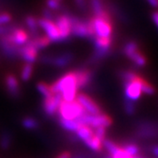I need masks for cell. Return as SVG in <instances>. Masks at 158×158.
Wrapping results in <instances>:
<instances>
[{
	"label": "cell",
	"instance_id": "obj_19",
	"mask_svg": "<svg viewBox=\"0 0 158 158\" xmlns=\"http://www.w3.org/2000/svg\"><path fill=\"white\" fill-rule=\"evenodd\" d=\"M76 136L77 137L79 141L85 142V141L90 139L92 136L94 135V130L92 129L91 127H88V126H85V125H82L80 127H79L76 133H74Z\"/></svg>",
	"mask_w": 158,
	"mask_h": 158
},
{
	"label": "cell",
	"instance_id": "obj_25",
	"mask_svg": "<svg viewBox=\"0 0 158 158\" xmlns=\"http://www.w3.org/2000/svg\"><path fill=\"white\" fill-rule=\"evenodd\" d=\"M120 147L122 148V149L125 152L132 157L140 154V147L137 143L134 142V141H127L126 143L122 144Z\"/></svg>",
	"mask_w": 158,
	"mask_h": 158
},
{
	"label": "cell",
	"instance_id": "obj_28",
	"mask_svg": "<svg viewBox=\"0 0 158 158\" xmlns=\"http://www.w3.org/2000/svg\"><path fill=\"white\" fill-rule=\"evenodd\" d=\"M91 11H93L94 16L99 15L103 12L107 11L106 5L102 2V0H90V2Z\"/></svg>",
	"mask_w": 158,
	"mask_h": 158
},
{
	"label": "cell",
	"instance_id": "obj_3",
	"mask_svg": "<svg viewBox=\"0 0 158 158\" xmlns=\"http://www.w3.org/2000/svg\"><path fill=\"white\" fill-rule=\"evenodd\" d=\"M91 19L95 36L98 37H113V19L109 11H105L99 15H96Z\"/></svg>",
	"mask_w": 158,
	"mask_h": 158
},
{
	"label": "cell",
	"instance_id": "obj_14",
	"mask_svg": "<svg viewBox=\"0 0 158 158\" xmlns=\"http://www.w3.org/2000/svg\"><path fill=\"white\" fill-rule=\"evenodd\" d=\"M74 72L77 79V85L78 90H82L90 86L94 76V73L91 69L82 68L74 70Z\"/></svg>",
	"mask_w": 158,
	"mask_h": 158
},
{
	"label": "cell",
	"instance_id": "obj_5",
	"mask_svg": "<svg viewBox=\"0 0 158 158\" xmlns=\"http://www.w3.org/2000/svg\"><path fill=\"white\" fill-rule=\"evenodd\" d=\"M86 113L83 106L76 99L74 101H63L61 103L57 117L65 119H77Z\"/></svg>",
	"mask_w": 158,
	"mask_h": 158
},
{
	"label": "cell",
	"instance_id": "obj_38",
	"mask_svg": "<svg viewBox=\"0 0 158 158\" xmlns=\"http://www.w3.org/2000/svg\"><path fill=\"white\" fill-rule=\"evenodd\" d=\"M148 152L152 155L153 158H158V143L151 144L148 147Z\"/></svg>",
	"mask_w": 158,
	"mask_h": 158
},
{
	"label": "cell",
	"instance_id": "obj_13",
	"mask_svg": "<svg viewBox=\"0 0 158 158\" xmlns=\"http://www.w3.org/2000/svg\"><path fill=\"white\" fill-rule=\"evenodd\" d=\"M5 86L7 93L14 99H17L20 97L21 89L19 81L18 80L15 75L9 73L5 77Z\"/></svg>",
	"mask_w": 158,
	"mask_h": 158
},
{
	"label": "cell",
	"instance_id": "obj_20",
	"mask_svg": "<svg viewBox=\"0 0 158 158\" xmlns=\"http://www.w3.org/2000/svg\"><path fill=\"white\" fill-rule=\"evenodd\" d=\"M26 25L28 28V34L32 36V39L39 36V25H38V19L34 16H27L26 18Z\"/></svg>",
	"mask_w": 158,
	"mask_h": 158
},
{
	"label": "cell",
	"instance_id": "obj_8",
	"mask_svg": "<svg viewBox=\"0 0 158 158\" xmlns=\"http://www.w3.org/2000/svg\"><path fill=\"white\" fill-rule=\"evenodd\" d=\"M38 25H39V27H40L45 32L46 36L48 37V39L50 40L51 42L62 41L59 29H58L56 24L55 23L54 20L40 18L38 19Z\"/></svg>",
	"mask_w": 158,
	"mask_h": 158
},
{
	"label": "cell",
	"instance_id": "obj_17",
	"mask_svg": "<svg viewBox=\"0 0 158 158\" xmlns=\"http://www.w3.org/2000/svg\"><path fill=\"white\" fill-rule=\"evenodd\" d=\"M57 118H58V123L61 126L62 129L66 130L69 133H76L79 127L82 126L79 124L76 119H65L60 117H57Z\"/></svg>",
	"mask_w": 158,
	"mask_h": 158
},
{
	"label": "cell",
	"instance_id": "obj_15",
	"mask_svg": "<svg viewBox=\"0 0 158 158\" xmlns=\"http://www.w3.org/2000/svg\"><path fill=\"white\" fill-rule=\"evenodd\" d=\"M39 50L34 47L31 40L27 44L19 48V58H21L26 63L34 64L38 58Z\"/></svg>",
	"mask_w": 158,
	"mask_h": 158
},
{
	"label": "cell",
	"instance_id": "obj_21",
	"mask_svg": "<svg viewBox=\"0 0 158 158\" xmlns=\"http://www.w3.org/2000/svg\"><path fill=\"white\" fill-rule=\"evenodd\" d=\"M21 125L22 127L27 130L30 131H34V130H38L40 127V121L34 117L32 116H26L21 119Z\"/></svg>",
	"mask_w": 158,
	"mask_h": 158
},
{
	"label": "cell",
	"instance_id": "obj_18",
	"mask_svg": "<svg viewBox=\"0 0 158 158\" xmlns=\"http://www.w3.org/2000/svg\"><path fill=\"white\" fill-rule=\"evenodd\" d=\"M131 62H133L135 66L137 67H144L146 66L148 63V60L146 56H144V54L141 51V49H137L135 51L132 55H130L129 56L127 57Z\"/></svg>",
	"mask_w": 158,
	"mask_h": 158
},
{
	"label": "cell",
	"instance_id": "obj_44",
	"mask_svg": "<svg viewBox=\"0 0 158 158\" xmlns=\"http://www.w3.org/2000/svg\"><path fill=\"white\" fill-rule=\"evenodd\" d=\"M148 4L150 6H152L154 8H157L158 7V0H146Z\"/></svg>",
	"mask_w": 158,
	"mask_h": 158
},
{
	"label": "cell",
	"instance_id": "obj_33",
	"mask_svg": "<svg viewBox=\"0 0 158 158\" xmlns=\"http://www.w3.org/2000/svg\"><path fill=\"white\" fill-rule=\"evenodd\" d=\"M124 111L125 113L128 116H133L136 113V104L135 102L132 101L128 98H124Z\"/></svg>",
	"mask_w": 158,
	"mask_h": 158
},
{
	"label": "cell",
	"instance_id": "obj_39",
	"mask_svg": "<svg viewBox=\"0 0 158 158\" xmlns=\"http://www.w3.org/2000/svg\"><path fill=\"white\" fill-rule=\"evenodd\" d=\"M92 154L91 153L87 152H80L76 154V155H72L71 158H92Z\"/></svg>",
	"mask_w": 158,
	"mask_h": 158
},
{
	"label": "cell",
	"instance_id": "obj_2",
	"mask_svg": "<svg viewBox=\"0 0 158 158\" xmlns=\"http://www.w3.org/2000/svg\"><path fill=\"white\" fill-rule=\"evenodd\" d=\"M134 137L141 140L158 139V121L141 119L134 125Z\"/></svg>",
	"mask_w": 158,
	"mask_h": 158
},
{
	"label": "cell",
	"instance_id": "obj_26",
	"mask_svg": "<svg viewBox=\"0 0 158 158\" xmlns=\"http://www.w3.org/2000/svg\"><path fill=\"white\" fill-rule=\"evenodd\" d=\"M31 41L33 42L34 47L38 50L45 48L48 46H49V44L51 43V40L46 35H43V36L42 35H39V36H37L35 38H33V39L31 40Z\"/></svg>",
	"mask_w": 158,
	"mask_h": 158
},
{
	"label": "cell",
	"instance_id": "obj_37",
	"mask_svg": "<svg viewBox=\"0 0 158 158\" xmlns=\"http://www.w3.org/2000/svg\"><path fill=\"white\" fill-rule=\"evenodd\" d=\"M11 16L9 13H1L0 14V26L2 25H7L11 21Z\"/></svg>",
	"mask_w": 158,
	"mask_h": 158
},
{
	"label": "cell",
	"instance_id": "obj_1",
	"mask_svg": "<svg viewBox=\"0 0 158 158\" xmlns=\"http://www.w3.org/2000/svg\"><path fill=\"white\" fill-rule=\"evenodd\" d=\"M49 86L52 93L62 94L64 101H74L77 95L78 94L79 90L77 85V79L74 70L64 74Z\"/></svg>",
	"mask_w": 158,
	"mask_h": 158
},
{
	"label": "cell",
	"instance_id": "obj_9",
	"mask_svg": "<svg viewBox=\"0 0 158 158\" xmlns=\"http://www.w3.org/2000/svg\"><path fill=\"white\" fill-rule=\"evenodd\" d=\"M76 100L83 106L85 112L90 115H99L103 113L101 106L85 93H78L76 97Z\"/></svg>",
	"mask_w": 158,
	"mask_h": 158
},
{
	"label": "cell",
	"instance_id": "obj_11",
	"mask_svg": "<svg viewBox=\"0 0 158 158\" xmlns=\"http://www.w3.org/2000/svg\"><path fill=\"white\" fill-rule=\"evenodd\" d=\"M141 77L138 75V77L133 82L123 85L125 90V98L134 102H136L140 99L141 94H142L141 93Z\"/></svg>",
	"mask_w": 158,
	"mask_h": 158
},
{
	"label": "cell",
	"instance_id": "obj_35",
	"mask_svg": "<svg viewBox=\"0 0 158 158\" xmlns=\"http://www.w3.org/2000/svg\"><path fill=\"white\" fill-rule=\"evenodd\" d=\"M94 130V135L98 138L100 139L101 141H103L104 139H106V127H97Z\"/></svg>",
	"mask_w": 158,
	"mask_h": 158
},
{
	"label": "cell",
	"instance_id": "obj_10",
	"mask_svg": "<svg viewBox=\"0 0 158 158\" xmlns=\"http://www.w3.org/2000/svg\"><path fill=\"white\" fill-rule=\"evenodd\" d=\"M74 56L69 53H63L59 56H44L40 58L41 62L45 64H49L52 66H55L57 68H65L70 64V62L73 61Z\"/></svg>",
	"mask_w": 158,
	"mask_h": 158
},
{
	"label": "cell",
	"instance_id": "obj_31",
	"mask_svg": "<svg viewBox=\"0 0 158 158\" xmlns=\"http://www.w3.org/2000/svg\"><path fill=\"white\" fill-rule=\"evenodd\" d=\"M139 48H140L139 44L136 42L135 40H129L124 45L122 52H123L125 56L127 58L130 55H132L135 51L139 49Z\"/></svg>",
	"mask_w": 158,
	"mask_h": 158
},
{
	"label": "cell",
	"instance_id": "obj_41",
	"mask_svg": "<svg viewBox=\"0 0 158 158\" xmlns=\"http://www.w3.org/2000/svg\"><path fill=\"white\" fill-rule=\"evenodd\" d=\"M76 5L77 6L79 9L81 10H85L87 8V2L86 0H74Z\"/></svg>",
	"mask_w": 158,
	"mask_h": 158
},
{
	"label": "cell",
	"instance_id": "obj_40",
	"mask_svg": "<svg viewBox=\"0 0 158 158\" xmlns=\"http://www.w3.org/2000/svg\"><path fill=\"white\" fill-rule=\"evenodd\" d=\"M42 16H43V17H42L43 19L53 20V18H54L53 11H51V10H49V9H45V10L43 11Z\"/></svg>",
	"mask_w": 158,
	"mask_h": 158
},
{
	"label": "cell",
	"instance_id": "obj_7",
	"mask_svg": "<svg viewBox=\"0 0 158 158\" xmlns=\"http://www.w3.org/2000/svg\"><path fill=\"white\" fill-rule=\"evenodd\" d=\"M62 101H63V98H62V94L60 93L53 94L47 98H43L42 110L46 115L48 117L57 116L59 106Z\"/></svg>",
	"mask_w": 158,
	"mask_h": 158
},
{
	"label": "cell",
	"instance_id": "obj_42",
	"mask_svg": "<svg viewBox=\"0 0 158 158\" xmlns=\"http://www.w3.org/2000/svg\"><path fill=\"white\" fill-rule=\"evenodd\" d=\"M71 156H72V154L69 151H62L56 158H71Z\"/></svg>",
	"mask_w": 158,
	"mask_h": 158
},
{
	"label": "cell",
	"instance_id": "obj_29",
	"mask_svg": "<svg viewBox=\"0 0 158 158\" xmlns=\"http://www.w3.org/2000/svg\"><path fill=\"white\" fill-rule=\"evenodd\" d=\"M118 76L122 81V84L125 85L130 82H133L138 77V74H136L135 71L132 70H120L118 72Z\"/></svg>",
	"mask_w": 158,
	"mask_h": 158
},
{
	"label": "cell",
	"instance_id": "obj_36",
	"mask_svg": "<svg viewBox=\"0 0 158 158\" xmlns=\"http://www.w3.org/2000/svg\"><path fill=\"white\" fill-rule=\"evenodd\" d=\"M15 28L11 25H2L0 26V37L7 34H10L13 29Z\"/></svg>",
	"mask_w": 158,
	"mask_h": 158
},
{
	"label": "cell",
	"instance_id": "obj_16",
	"mask_svg": "<svg viewBox=\"0 0 158 158\" xmlns=\"http://www.w3.org/2000/svg\"><path fill=\"white\" fill-rule=\"evenodd\" d=\"M55 23L56 24L57 27L59 29L62 40L68 39L69 37L71 35V19H70V15H67V14L59 15L56 19Z\"/></svg>",
	"mask_w": 158,
	"mask_h": 158
},
{
	"label": "cell",
	"instance_id": "obj_45",
	"mask_svg": "<svg viewBox=\"0 0 158 158\" xmlns=\"http://www.w3.org/2000/svg\"><path fill=\"white\" fill-rule=\"evenodd\" d=\"M56 1H59V2H62V0H56Z\"/></svg>",
	"mask_w": 158,
	"mask_h": 158
},
{
	"label": "cell",
	"instance_id": "obj_23",
	"mask_svg": "<svg viewBox=\"0 0 158 158\" xmlns=\"http://www.w3.org/2000/svg\"><path fill=\"white\" fill-rule=\"evenodd\" d=\"M84 143L89 149H90L91 151H94V152H100L103 149L102 141L100 139H98L95 135L92 136L90 139L85 141Z\"/></svg>",
	"mask_w": 158,
	"mask_h": 158
},
{
	"label": "cell",
	"instance_id": "obj_12",
	"mask_svg": "<svg viewBox=\"0 0 158 158\" xmlns=\"http://www.w3.org/2000/svg\"><path fill=\"white\" fill-rule=\"evenodd\" d=\"M4 36L8 41H10L11 43L18 47H22L30 40V35L28 32H27L23 28L15 27L10 34H7Z\"/></svg>",
	"mask_w": 158,
	"mask_h": 158
},
{
	"label": "cell",
	"instance_id": "obj_32",
	"mask_svg": "<svg viewBox=\"0 0 158 158\" xmlns=\"http://www.w3.org/2000/svg\"><path fill=\"white\" fill-rule=\"evenodd\" d=\"M36 89L39 91V93L43 97V98H47L51 95H53L50 90V86L46 84L45 82H38L36 84Z\"/></svg>",
	"mask_w": 158,
	"mask_h": 158
},
{
	"label": "cell",
	"instance_id": "obj_4",
	"mask_svg": "<svg viewBox=\"0 0 158 158\" xmlns=\"http://www.w3.org/2000/svg\"><path fill=\"white\" fill-rule=\"evenodd\" d=\"M71 19V34L85 39H93L95 37V32L93 28V25L91 22V19L83 20L78 18L70 16Z\"/></svg>",
	"mask_w": 158,
	"mask_h": 158
},
{
	"label": "cell",
	"instance_id": "obj_6",
	"mask_svg": "<svg viewBox=\"0 0 158 158\" xmlns=\"http://www.w3.org/2000/svg\"><path fill=\"white\" fill-rule=\"evenodd\" d=\"M94 53L91 56V62H98L107 56L113 45V37H98L92 39Z\"/></svg>",
	"mask_w": 158,
	"mask_h": 158
},
{
	"label": "cell",
	"instance_id": "obj_24",
	"mask_svg": "<svg viewBox=\"0 0 158 158\" xmlns=\"http://www.w3.org/2000/svg\"><path fill=\"white\" fill-rule=\"evenodd\" d=\"M102 145H103V148H105L107 151L108 155L111 156H113V155H115L120 149V145H118L116 142L108 138H106L102 141Z\"/></svg>",
	"mask_w": 158,
	"mask_h": 158
},
{
	"label": "cell",
	"instance_id": "obj_27",
	"mask_svg": "<svg viewBox=\"0 0 158 158\" xmlns=\"http://www.w3.org/2000/svg\"><path fill=\"white\" fill-rule=\"evenodd\" d=\"M34 73V64L25 63L20 71V79L23 82H28Z\"/></svg>",
	"mask_w": 158,
	"mask_h": 158
},
{
	"label": "cell",
	"instance_id": "obj_34",
	"mask_svg": "<svg viewBox=\"0 0 158 158\" xmlns=\"http://www.w3.org/2000/svg\"><path fill=\"white\" fill-rule=\"evenodd\" d=\"M46 5L48 9L51 11H58L62 8V4L61 2L56 1V0H46Z\"/></svg>",
	"mask_w": 158,
	"mask_h": 158
},
{
	"label": "cell",
	"instance_id": "obj_22",
	"mask_svg": "<svg viewBox=\"0 0 158 158\" xmlns=\"http://www.w3.org/2000/svg\"><path fill=\"white\" fill-rule=\"evenodd\" d=\"M12 135L8 130H3L0 133V148L3 150L9 149L12 143Z\"/></svg>",
	"mask_w": 158,
	"mask_h": 158
},
{
	"label": "cell",
	"instance_id": "obj_43",
	"mask_svg": "<svg viewBox=\"0 0 158 158\" xmlns=\"http://www.w3.org/2000/svg\"><path fill=\"white\" fill-rule=\"evenodd\" d=\"M151 18H152L153 21L156 24V26L158 28V11H154L152 13V15H151Z\"/></svg>",
	"mask_w": 158,
	"mask_h": 158
},
{
	"label": "cell",
	"instance_id": "obj_30",
	"mask_svg": "<svg viewBox=\"0 0 158 158\" xmlns=\"http://www.w3.org/2000/svg\"><path fill=\"white\" fill-rule=\"evenodd\" d=\"M141 93L146 94L148 96H153L156 94V90L155 88V86L152 85L149 82H148L147 80L141 77Z\"/></svg>",
	"mask_w": 158,
	"mask_h": 158
}]
</instances>
